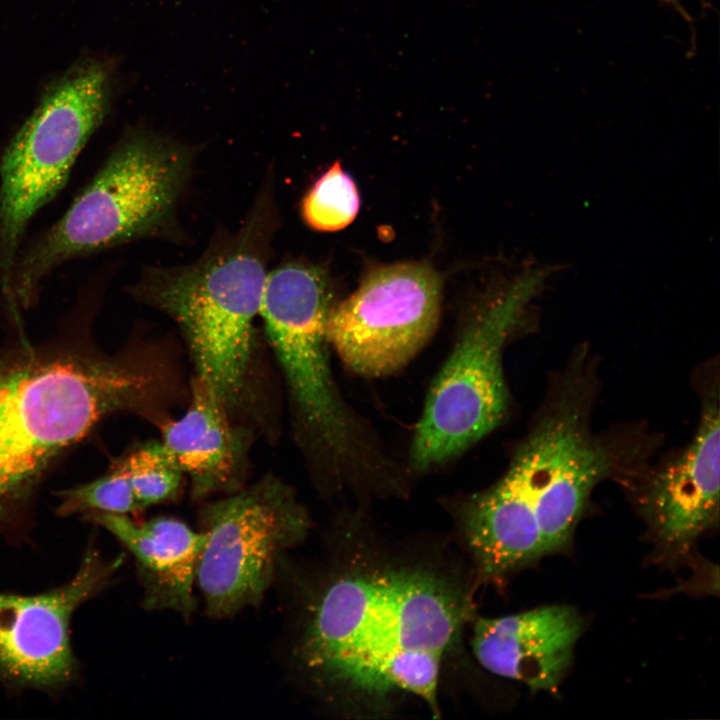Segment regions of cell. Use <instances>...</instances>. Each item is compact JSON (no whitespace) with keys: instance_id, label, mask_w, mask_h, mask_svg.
<instances>
[{"instance_id":"obj_1","label":"cell","mask_w":720,"mask_h":720,"mask_svg":"<svg viewBox=\"0 0 720 720\" xmlns=\"http://www.w3.org/2000/svg\"><path fill=\"white\" fill-rule=\"evenodd\" d=\"M318 576L302 590L291 646L310 688L365 710L412 696L438 716L442 665L471 616L464 583L431 561L366 549Z\"/></svg>"},{"instance_id":"obj_2","label":"cell","mask_w":720,"mask_h":720,"mask_svg":"<svg viewBox=\"0 0 720 720\" xmlns=\"http://www.w3.org/2000/svg\"><path fill=\"white\" fill-rule=\"evenodd\" d=\"M162 360L144 346L116 354L75 342L1 349L0 514L106 416L163 420L172 383Z\"/></svg>"},{"instance_id":"obj_3","label":"cell","mask_w":720,"mask_h":720,"mask_svg":"<svg viewBox=\"0 0 720 720\" xmlns=\"http://www.w3.org/2000/svg\"><path fill=\"white\" fill-rule=\"evenodd\" d=\"M331 307L328 283L318 268L289 263L267 273L259 315L285 379L295 438L312 476L329 493L387 495L402 485L405 468L336 385L326 337Z\"/></svg>"},{"instance_id":"obj_4","label":"cell","mask_w":720,"mask_h":720,"mask_svg":"<svg viewBox=\"0 0 720 720\" xmlns=\"http://www.w3.org/2000/svg\"><path fill=\"white\" fill-rule=\"evenodd\" d=\"M189 172L175 144L140 132L124 136L63 216L14 261L7 307L27 309L62 264L152 233L171 215Z\"/></svg>"},{"instance_id":"obj_5","label":"cell","mask_w":720,"mask_h":720,"mask_svg":"<svg viewBox=\"0 0 720 720\" xmlns=\"http://www.w3.org/2000/svg\"><path fill=\"white\" fill-rule=\"evenodd\" d=\"M266 274L255 253L238 248L196 264L150 270L131 288L176 322L195 377L231 417L251 412L257 402L254 319Z\"/></svg>"},{"instance_id":"obj_6","label":"cell","mask_w":720,"mask_h":720,"mask_svg":"<svg viewBox=\"0 0 720 720\" xmlns=\"http://www.w3.org/2000/svg\"><path fill=\"white\" fill-rule=\"evenodd\" d=\"M547 275L536 267L483 305L461 331L428 390L409 447V473L454 460L503 422L509 405L504 348Z\"/></svg>"},{"instance_id":"obj_7","label":"cell","mask_w":720,"mask_h":720,"mask_svg":"<svg viewBox=\"0 0 720 720\" xmlns=\"http://www.w3.org/2000/svg\"><path fill=\"white\" fill-rule=\"evenodd\" d=\"M111 71L86 59L42 95L0 160V291L30 220L64 187L80 152L106 117Z\"/></svg>"},{"instance_id":"obj_8","label":"cell","mask_w":720,"mask_h":720,"mask_svg":"<svg viewBox=\"0 0 720 720\" xmlns=\"http://www.w3.org/2000/svg\"><path fill=\"white\" fill-rule=\"evenodd\" d=\"M310 528L309 513L293 489L274 476L205 505L196 585L207 615L224 619L258 605L285 554Z\"/></svg>"},{"instance_id":"obj_9","label":"cell","mask_w":720,"mask_h":720,"mask_svg":"<svg viewBox=\"0 0 720 720\" xmlns=\"http://www.w3.org/2000/svg\"><path fill=\"white\" fill-rule=\"evenodd\" d=\"M441 280L423 263L371 271L348 298L332 305L326 337L344 366L367 378L404 368L437 329Z\"/></svg>"},{"instance_id":"obj_10","label":"cell","mask_w":720,"mask_h":720,"mask_svg":"<svg viewBox=\"0 0 720 720\" xmlns=\"http://www.w3.org/2000/svg\"><path fill=\"white\" fill-rule=\"evenodd\" d=\"M538 449L533 430L496 482L457 505L456 524L478 581L503 580L558 553L543 508Z\"/></svg>"},{"instance_id":"obj_11","label":"cell","mask_w":720,"mask_h":720,"mask_svg":"<svg viewBox=\"0 0 720 720\" xmlns=\"http://www.w3.org/2000/svg\"><path fill=\"white\" fill-rule=\"evenodd\" d=\"M120 562L89 551L74 577L52 591L32 596L0 593V675L37 688L71 680V616L104 587Z\"/></svg>"},{"instance_id":"obj_12","label":"cell","mask_w":720,"mask_h":720,"mask_svg":"<svg viewBox=\"0 0 720 720\" xmlns=\"http://www.w3.org/2000/svg\"><path fill=\"white\" fill-rule=\"evenodd\" d=\"M720 414L717 398L706 401L688 447L649 479L641 512L660 555L687 556L719 523Z\"/></svg>"},{"instance_id":"obj_13","label":"cell","mask_w":720,"mask_h":720,"mask_svg":"<svg viewBox=\"0 0 720 720\" xmlns=\"http://www.w3.org/2000/svg\"><path fill=\"white\" fill-rule=\"evenodd\" d=\"M583 622L574 608L549 605L474 622L472 651L489 672L533 692L556 689L573 659Z\"/></svg>"},{"instance_id":"obj_14","label":"cell","mask_w":720,"mask_h":720,"mask_svg":"<svg viewBox=\"0 0 720 720\" xmlns=\"http://www.w3.org/2000/svg\"><path fill=\"white\" fill-rule=\"evenodd\" d=\"M159 427L160 446L171 464L190 479L193 499L241 488L244 435L203 380L194 376L184 414L165 419Z\"/></svg>"},{"instance_id":"obj_15","label":"cell","mask_w":720,"mask_h":720,"mask_svg":"<svg viewBox=\"0 0 720 720\" xmlns=\"http://www.w3.org/2000/svg\"><path fill=\"white\" fill-rule=\"evenodd\" d=\"M133 555L146 608L189 617L196 607L194 586L205 536L186 523L157 517L143 523L128 515L90 514Z\"/></svg>"},{"instance_id":"obj_16","label":"cell","mask_w":720,"mask_h":720,"mask_svg":"<svg viewBox=\"0 0 720 720\" xmlns=\"http://www.w3.org/2000/svg\"><path fill=\"white\" fill-rule=\"evenodd\" d=\"M354 181L335 162L314 183L302 202V216L317 231H337L348 226L359 210Z\"/></svg>"},{"instance_id":"obj_17","label":"cell","mask_w":720,"mask_h":720,"mask_svg":"<svg viewBox=\"0 0 720 720\" xmlns=\"http://www.w3.org/2000/svg\"><path fill=\"white\" fill-rule=\"evenodd\" d=\"M58 497L57 513L61 516L77 513L128 515L142 509L129 475L119 461L103 476L62 490Z\"/></svg>"},{"instance_id":"obj_18","label":"cell","mask_w":720,"mask_h":720,"mask_svg":"<svg viewBox=\"0 0 720 720\" xmlns=\"http://www.w3.org/2000/svg\"><path fill=\"white\" fill-rule=\"evenodd\" d=\"M119 462L129 475L142 509L177 495L183 474L171 464L159 442L145 444Z\"/></svg>"},{"instance_id":"obj_19","label":"cell","mask_w":720,"mask_h":720,"mask_svg":"<svg viewBox=\"0 0 720 720\" xmlns=\"http://www.w3.org/2000/svg\"><path fill=\"white\" fill-rule=\"evenodd\" d=\"M665 1H667V2H669V3H671V4H673V5H676V4H677V0H665Z\"/></svg>"}]
</instances>
